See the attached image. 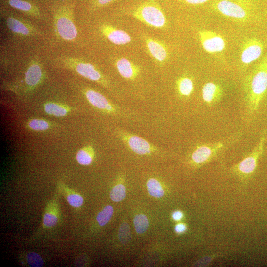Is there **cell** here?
Segmentation results:
<instances>
[{"label":"cell","mask_w":267,"mask_h":267,"mask_svg":"<svg viewBox=\"0 0 267 267\" xmlns=\"http://www.w3.org/2000/svg\"><path fill=\"white\" fill-rule=\"evenodd\" d=\"M134 222L136 231L139 234L144 233L149 226L148 219L144 214L136 215L134 218Z\"/></svg>","instance_id":"7402d4cb"},{"label":"cell","mask_w":267,"mask_h":267,"mask_svg":"<svg viewBox=\"0 0 267 267\" xmlns=\"http://www.w3.org/2000/svg\"><path fill=\"white\" fill-rule=\"evenodd\" d=\"M267 140V134L264 131L260 137L258 143L248 156L233 167V170L241 177L248 178L255 171L259 157L264 151Z\"/></svg>","instance_id":"9c48e42d"},{"label":"cell","mask_w":267,"mask_h":267,"mask_svg":"<svg viewBox=\"0 0 267 267\" xmlns=\"http://www.w3.org/2000/svg\"><path fill=\"white\" fill-rule=\"evenodd\" d=\"M213 7L222 15L237 21L245 22L250 16L249 6L238 0H216Z\"/></svg>","instance_id":"8992f818"},{"label":"cell","mask_w":267,"mask_h":267,"mask_svg":"<svg viewBox=\"0 0 267 267\" xmlns=\"http://www.w3.org/2000/svg\"><path fill=\"white\" fill-rule=\"evenodd\" d=\"M93 155V149L90 146H88L79 150L76 154V158L80 164L88 165L92 162Z\"/></svg>","instance_id":"ffe728a7"},{"label":"cell","mask_w":267,"mask_h":267,"mask_svg":"<svg viewBox=\"0 0 267 267\" xmlns=\"http://www.w3.org/2000/svg\"><path fill=\"white\" fill-rule=\"evenodd\" d=\"M147 186L148 192L151 196L156 198H160L163 196L164 190L156 179H150L147 182Z\"/></svg>","instance_id":"603a6c76"},{"label":"cell","mask_w":267,"mask_h":267,"mask_svg":"<svg viewBox=\"0 0 267 267\" xmlns=\"http://www.w3.org/2000/svg\"><path fill=\"white\" fill-rule=\"evenodd\" d=\"M237 137V135L232 136L222 141L197 146L191 155L192 162L197 165L205 164L231 145Z\"/></svg>","instance_id":"52a82bcc"},{"label":"cell","mask_w":267,"mask_h":267,"mask_svg":"<svg viewBox=\"0 0 267 267\" xmlns=\"http://www.w3.org/2000/svg\"><path fill=\"white\" fill-rule=\"evenodd\" d=\"M181 1L190 4H201L207 2L209 0H181Z\"/></svg>","instance_id":"1f68e13d"},{"label":"cell","mask_w":267,"mask_h":267,"mask_svg":"<svg viewBox=\"0 0 267 267\" xmlns=\"http://www.w3.org/2000/svg\"><path fill=\"white\" fill-rule=\"evenodd\" d=\"M56 64L60 67L76 72L81 76L96 82L107 88L109 83L105 76L94 64L81 59L70 57H62L56 59Z\"/></svg>","instance_id":"3957f363"},{"label":"cell","mask_w":267,"mask_h":267,"mask_svg":"<svg viewBox=\"0 0 267 267\" xmlns=\"http://www.w3.org/2000/svg\"><path fill=\"white\" fill-rule=\"evenodd\" d=\"M178 89L181 96H189L194 90V83L192 80L188 77L180 78L178 81Z\"/></svg>","instance_id":"d6986e66"},{"label":"cell","mask_w":267,"mask_h":267,"mask_svg":"<svg viewBox=\"0 0 267 267\" xmlns=\"http://www.w3.org/2000/svg\"><path fill=\"white\" fill-rule=\"evenodd\" d=\"M100 30L110 42L115 44H125L131 41V36L127 32L112 25L103 24L100 26Z\"/></svg>","instance_id":"9a60e30c"},{"label":"cell","mask_w":267,"mask_h":267,"mask_svg":"<svg viewBox=\"0 0 267 267\" xmlns=\"http://www.w3.org/2000/svg\"><path fill=\"white\" fill-rule=\"evenodd\" d=\"M147 48L154 59L159 62H163L168 56L166 46L157 40L147 37L145 38Z\"/></svg>","instance_id":"e0dca14e"},{"label":"cell","mask_w":267,"mask_h":267,"mask_svg":"<svg viewBox=\"0 0 267 267\" xmlns=\"http://www.w3.org/2000/svg\"><path fill=\"white\" fill-rule=\"evenodd\" d=\"M58 218L56 214L52 212L46 213L43 218V222L46 227H51L55 226L57 222Z\"/></svg>","instance_id":"83f0119b"},{"label":"cell","mask_w":267,"mask_h":267,"mask_svg":"<svg viewBox=\"0 0 267 267\" xmlns=\"http://www.w3.org/2000/svg\"><path fill=\"white\" fill-rule=\"evenodd\" d=\"M126 196V189L122 184H118L114 186L110 193L111 200L114 202L122 201Z\"/></svg>","instance_id":"d4e9b609"},{"label":"cell","mask_w":267,"mask_h":267,"mask_svg":"<svg viewBox=\"0 0 267 267\" xmlns=\"http://www.w3.org/2000/svg\"><path fill=\"white\" fill-rule=\"evenodd\" d=\"M119 236L120 241L123 243H125L128 240L130 237V229L127 223H124L120 226Z\"/></svg>","instance_id":"f546056e"},{"label":"cell","mask_w":267,"mask_h":267,"mask_svg":"<svg viewBox=\"0 0 267 267\" xmlns=\"http://www.w3.org/2000/svg\"><path fill=\"white\" fill-rule=\"evenodd\" d=\"M3 19L6 27L14 36L27 38L38 35L40 32L34 25L27 20L13 13L2 10Z\"/></svg>","instance_id":"ba28073f"},{"label":"cell","mask_w":267,"mask_h":267,"mask_svg":"<svg viewBox=\"0 0 267 267\" xmlns=\"http://www.w3.org/2000/svg\"><path fill=\"white\" fill-rule=\"evenodd\" d=\"M83 93L89 103L93 107L107 113H114L117 111V107L101 93L90 88H86Z\"/></svg>","instance_id":"4fadbf2b"},{"label":"cell","mask_w":267,"mask_h":267,"mask_svg":"<svg viewBox=\"0 0 267 267\" xmlns=\"http://www.w3.org/2000/svg\"><path fill=\"white\" fill-rule=\"evenodd\" d=\"M121 137L129 148L137 154L146 155L155 151L154 146L142 137L128 133L123 134Z\"/></svg>","instance_id":"5bb4252c"},{"label":"cell","mask_w":267,"mask_h":267,"mask_svg":"<svg viewBox=\"0 0 267 267\" xmlns=\"http://www.w3.org/2000/svg\"><path fill=\"white\" fill-rule=\"evenodd\" d=\"M115 64L120 75L126 79L134 80L140 72L138 66L125 58L117 59Z\"/></svg>","instance_id":"2e32d148"},{"label":"cell","mask_w":267,"mask_h":267,"mask_svg":"<svg viewBox=\"0 0 267 267\" xmlns=\"http://www.w3.org/2000/svg\"><path fill=\"white\" fill-rule=\"evenodd\" d=\"M198 36L202 48L209 54L219 53L226 47V42L221 35L210 30H201Z\"/></svg>","instance_id":"30bf717a"},{"label":"cell","mask_w":267,"mask_h":267,"mask_svg":"<svg viewBox=\"0 0 267 267\" xmlns=\"http://www.w3.org/2000/svg\"><path fill=\"white\" fill-rule=\"evenodd\" d=\"M248 85L249 109L254 113L257 110L267 91V54L254 69Z\"/></svg>","instance_id":"6da1fadb"},{"label":"cell","mask_w":267,"mask_h":267,"mask_svg":"<svg viewBox=\"0 0 267 267\" xmlns=\"http://www.w3.org/2000/svg\"><path fill=\"white\" fill-rule=\"evenodd\" d=\"M54 32L57 38L66 41L75 40L78 31L75 24L74 5L63 1L57 5L53 14Z\"/></svg>","instance_id":"7a4b0ae2"},{"label":"cell","mask_w":267,"mask_h":267,"mask_svg":"<svg viewBox=\"0 0 267 267\" xmlns=\"http://www.w3.org/2000/svg\"><path fill=\"white\" fill-rule=\"evenodd\" d=\"M67 200L70 205L74 207L81 206L83 202V199L78 194H72L68 195Z\"/></svg>","instance_id":"f1b7e54d"},{"label":"cell","mask_w":267,"mask_h":267,"mask_svg":"<svg viewBox=\"0 0 267 267\" xmlns=\"http://www.w3.org/2000/svg\"><path fill=\"white\" fill-rule=\"evenodd\" d=\"M44 109L47 114L57 117L64 116L68 113L66 107L54 102L46 103L44 106Z\"/></svg>","instance_id":"44dd1931"},{"label":"cell","mask_w":267,"mask_h":267,"mask_svg":"<svg viewBox=\"0 0 267 267\" xmlns=\"http://www.w3.org/2000/svg\"><path fill=\"white\" fill-rule=\"evenodd\" d=\"M6 5L18 10L27 16L43 19L42 12L39 6L31 0H2Z\"/></svg>","instance_id":"7c38bea8"},{"label":"cell","mask_w":267,"mask_h":267,"mask_svg":"<svg viewBox=\"0 0 267 267\" xmlns=\"http://www.w3.org/2000/svg\"><path fill=\"white\" fill-rule=\"evenodd\" d=\"M115 0H94L93 5L96 7L107 5Z\"/></svg>","instance_id":"4dcf8cb0"},{"label":"cell","mask_w":267,"mask_h":267,"mask_svg":"<svg viewBox=\"0 0 267 267\" xmlns=\"http://www.w3.org/2000/svg\"><path fill=\"white\" fill-rule=\"evenodd\" d=\"M28 125L30 129L35 131H44L49 127V124L46 121L40 119L31 120Z\"/></svg>","instance_id":"484cf974"},{"label":"cell","mask_w":267,"mask_h":267,"mask_svg":"<svg viewBox=\"0 0 267 267\" xmlns=\"http://www.w3.org/2000/svg\"><path fill=\"white\" fill-rule=\"evenodd\" d=\"M263 49V44L259 39L256 38L246 39L241 48V62L245 66L250 64L261 56Z\"/></svg>","instance_id":"8fae6325"},{"label":"cell","mask_w":267,"mask_h":267,"mask_svg":"<svg viewBox=\"0 0 267 267\" xmlns=\"http://www.w3.org/2000/svg\"><path fill=\"white\" fill-rule=\"evenodd\" d=\"M183 217L182 213L180 211H177L173 213L172 215L173 218L176 221L180 220Z\"/></svg>","instance_id":"836d02e7"},{"label":"cell","mask_w":267,"mask_h":267,"mask_svg":"<svg viewBox=\"0 0 267 267\" xmlns=\"http://www.w3.org/2000/svg\"><path fill=\"white\" fill-rule=\"evenodd\" d=\"M222 92V89L219 85L212 82H207L202 88V98L206 104L211 105L220 99Z\"/></svg>","instance_id":"ac0fdd59"},{"label":"cell","mask_w":267,"mask_h":267,"mask_svg":"<svg viewBox=\"0 0 267 267\" xmlns=\"http://www.w3.org/2000/svg\"><path fill=\"white\" fill-rule=\"evenodd\" d=\"M134 18L155 28H162L166 24V18L160 7L153 2L141 4L131 12Z\"/></svg>","instance_id":"5b68a950"},{"label":"cell","mask_w":267,"mask_h":267,"mask_svg":"<svg viewBox=\"0 0 267 267\" xmlns=\"http://www.w3.org/2000/svg\"><path fill=\"white\" fill-rule=\"evenodd\" d=\"M27 261L31 267H39L43 265L42 258L37 253L30 252L27 255Z\"/></svg>","instance_id":"4316f807"},{"label":"cell","mask_w":267,"mask_h":267,"mask_svg":"<svg viewBox=\"0 0 267 267\" xmlns=\"http://www.w3.org/2000/svg\"><path fill=\"white\" fill-rule=\"evenodd\" d=\"M113 207L110 205H107L98 214L96 220L99 225L103 226L107 223L113 215Z\"/></svg>","instance_id":"cb8c5ba5"},{"label":"cell","mask_w":267,"mask_h":267,"mask_svg":"<svg viewBox=\"0 0 267 267\" xmlns=\"http://www.w3.org/2000/svg\"><path fill=\"white\" fill-rule=\"evenodd\" d=\"M45 77L44 69L38 60H32L28 64L24 78L16 84H10L12 89H20L25 93L33 91L40 85Z\"/></svg>","instance_id":"277c9868"},{"label":"cell","mask_w":267,"mask_h":267,"mask_svg":"<svg viewBox=\"0 0 267 267\" xmlns=\"http://www.w3.org/2000/svg\"><path fill=\"white\" fill-rule=\"evenodd\" d=\"M186 229V226L183 224H178L175 227V230L177 233L183 232Z\"/></svg>","instance_id":"d6a6232c"}]
</instances>
